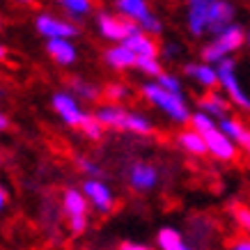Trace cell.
<instances>
[{"mask_svg":"<svg viewBox=\"0 0 250 250\" xmlns=\"http://www.w3.org/2000/svg\"><path fill=\"white\" fill-rule=\"evenodd\" d=\"M236 7L229 0H186V28L193 37L216 35L234 21Z\"/></svg>","mask_w":250,"mask_h":250,"instance_id":"cell-1","label":"cell"},{"mask_svg":"<svg viewBox=\"0 0 250 250\" xmlns=\"http://www.w3.org/2000/svg\"><path fill=\"white\" fill-rule=\"evenodd\" d=\"M143 97L147 104H152L161 110V113L170 117L174 124H188V117H190V108H188V101L184 97V92H170L166 87H161L156 81H149L140 87Z\"/></svg>","mask_w":250,"mask_h":250,"instance_id":"cell-2","label":"cell"},{"mask_svg":"<svg viewBox=\"0 0 250 250\" xmlns=\"http://www.w3.org/2000/svg\"><path fill=\"white\" fill-rule=\"evenodd\" d=\"M246 42H248L246 28L232 21V23H228V25H225L223 30L216 32L209 44L202 46V51H200V58H202V62L216 64V62H220L223 58H228V55H234L236 51H241L243 46H246Z\"/></svg>","mask_w":250,"mask_h":250,"instance_id":"cell-3","label":"cell"},{"mask_svg":"<svg viewBox=\"0 0 250 250\" xmlns=\"http://www.w3.org/2000/svg\"><path fill=\"white\" fill-rule=\"evenodd\" d=\"M113 7L124 19H131L133 23H138V28L147 35L159 37L163 32V21L152 12L149 0H113Z\"/></svg>","mask_w":250,"mask_h":250,"instance_id":"cell-4","label":"cell"},{"mask_svg":"<svg viewBox=\"0 0 250 250\" xmlns=\"http://www.w3.org/2000/svg\"><path fill=\"white\" fill-rule=\"evenodd\" d=\"M213 67H216L218 85L223 87L225 97L229 99V104H234V106L241 108V110H248V108H250V99H248V94H246V90L241 87V83H239L236 60L232 58V55H228V58H223L220 62H216Z\"/></svg>","mask_w":250,"mask_h":250,"instance_id":"cell-5","label":"cell"},{"mask_svg":"<svg viewBox=\"0 0 250 250\" xmlns=\"http://www.w3.org/2000/svg\"><path fill=\"white\" fill-rule=\"evenodd\" d=\"M97 30L106 42L117 44V42H124L129 35H133V32L140 30V28H138V23H133L131 19H124V16L117 14V12H99Z\"/></svg>","mask_w":250,"mask_h":250,"instance_id":"cell-6","label":"cell"},{"mask_svg":"<svg viewBox=\"0 0 250 250\" xmlns=\"http://www.w3.org/2000/svg\"><path fill=\"white\" fill-rule=\"evenodd\" d=\"M81 193L85 195L87 200V205L99 211L101 216H108V213H113L115 209V195L113 190L108 188V184L101 179V177H87L81 186Z\"/></svg>","mask_w":250,"mask_h":250,"instance_id":"cell-7","label":"cell"},{"mask_svg":"<svg viewBox=\"0 0 250 250\" xmlns=\"http://www.w3.org/2000/svg\"><path fill=\"white\" fill-rule=\"evenodd\" d=\"M51 106H53L55 115L62 120V124L69 129H78L81 122L90 115L87 110H83L81 99H76L71 92H55L53 99H51Z\"/></svg>","mask_w":250,"mask_h":250,"instance_id":"cell-8","label":"cell"},{"mask_svg":"<svg viewBox=\"0 0 250 250\" xmlns=\"http://www.w3.org/2000/svg\"><path fill=\"white\" fill-rule=\"evenodd\" d=\"M35 28L44 39H74L81 35V28H78L74 21L69 19H60L55 14H48V12H42L35 19Z\"/></svg>","mask_w":250,"mask_h":250,"instance_id":"cell-9","label":"cell"},{"mask_svg":"<svg viewBox=\"0 0 250 250\" xmlns=\"http://www.w3.org/2000/svg\"><path fill=\"white\" fill-rule=\"evenodd\" d=\"M202 138H205V145H207V154H211L213 159L225 161V163H232V161L239 159V147L218 126H213L207 133H202Z\"/></svg>","mask_w":250,"mask_h":250,"instance_id":"cell-10","label":"cell"},{"mask_svg":"<svg viewBox=\"0 0 250 250\" xmlns=\"http://www.w3.org/2000/svg\"><path fill=\"white\" fill-rule=\"evenodd\" d=\"M129 186L133 190H140V193L154 190L159 186V170H156V166L147 163V161L133 163L129 170Z\"/></svg>","mask_w":250,"mask_h":250,"instance_id":"cell-11","label":"cell"},{"mask_svg":"<svg viewBox=\"0 0 250 250\" xmlns=\"http://www.w3.org/2000/svg\"><path fill=\"white\" fill-rule=\"evenodd\" d=\"M46 55L58 67H74L78 62V48L74 39H46Z\"/></svg>","mask_w":250,"mask_h":250,"instance_id":"cell-12","label":"cell"},{"mask_svg":"<svg viewBox=\"0 0 250 250\" xmlns=\"http://www.w3.org/2000/svg\"><path fill=\"white\" fill-rule=\"evenodd\" d=\"M216 126H218V129L223 131V133H225L239 149H246V152L250 149V131L241 120H236V117H232V115H225V117L216 120Z\"/></svg>","mask_w":250,"mask_h":250,"instance_id":"cell-13","label":"cell"},{"mask_svg":"<svg viewBox=\"0 0 250 250\" xmlns=\"http://www.w3.org/2000/svg\"><path fill=\"white\" fill-rule=\"evenodd\" d=\"M104 60H106V64L110 69H115V71H126V69L136 67V53H133L124 42H117V44H113L110 48H106Z\"/></svg>","mask_w":250,"mask_h":250,"instance_id":"cell-14","label":"cell"},{"mask_svg":"<svg viewBox=\"0 0 250 250\" xmlns=\"http://www.w3.org/2000/svg\"><path fill=\"white\" fill-rule=\"evenodd\" d=\"M184 74L193 78L200 87L205 90H216L218 87V76H216V67L209 62H188L184 64Z\"/></svg>","mask_w":250,"mask_h":250,"instance_id":"cell-15","label":"cell"},{"mask_svg":"<svg viewBox=\"0 0 250 250\" xmlns=\"http://www.w3.org/2000/svg\"><path fill=\"white\" fill-rule=\"evenodd\" d=\"M124 44L129 46L131 51L136 53V58H159V42L154 35H147L143 30H136L133 35L124 39Z\"/></svg>","mask_w":250,"mask_h":250,"instance_id":"cell-16","label":"cell"},{"mask_svg":"<svg viewBox=\"0 0 250 250\" xmlns=\"http://www.w3.org/2000/svg\"><path fill=\"white\" fill-rule=\"evenodd\" d=\"M197 110L207 113L209 117H213V120H220V117L229 115V99L225 97V94L216 92V90H209L205 97H200V101H197Z\"/></svg>","mask_w":250,"mask_h":250,"instance_id":"cell-17","label":"cell"},{"mask_svg":"<svg viewBox=\"0 0 250 250\" xmlns=\"http://www.w3.org/2000/svg\"><path fill=\"white\" fill-rule=\"evenodd\" d=\"M94 117L97 122L104 126V129H115V131H122V124H124V117H126V108L122 104H104L94 110Z\"/></svg>","mask_w":250,"mask_h":250,"instance_id":"cell-18","label":"cell"},{"mask_svg":"<svg viewBox=\"0 0 250 250\" xmlns=\"http://www.w3.org/2000/svg\"><path fill=\"white\" fill-rule=\"evenodd\" d=\"M156 246L159 250H193L186 236L174 228H161L159 234H156Z\"/></svg>","mask_w":250,"mask_h":250,"instance_id":"cell-19","label":"cell"},{"mask_svg":"<svg viewBox=\"0 0 250 250\" xmlns=\"http://www.w3.org/2000/svg\"><path fill=\"white\" fill-rule=\"evenodd\" d=\"M177 145L179 149H184L186 154L190 156H207V145H205V138L202 133H197L193 129H186L177 136Z\"/></svg>","mask_w":250,"mask_h":250,"instance_id":"cell-20","label":"cell"},{"mask_svg":"<svg viewBox=\"0 0 250 250\" xmlns=\"http://www.w3.org/2000/svg\"><path fill=\"white\" fill-rule=\"evenodd\" d=\"M62 209H64V213H67V218H69V216L87 213L90 205H87L85 195L78 188H67L64 193H62Z\"/></svg>","mask_w":250,"mask_h":250,"instance_id":"cell-21","label":"cell"},{"mask_svg":"<svg viewBox=\"0 0 250 250\" xmlns=\"http://www.w3.org/2000/svg\"><path fill=\"white\" fill-rule=\"evenodd\" d=\"M122 131H129V133H136V136H152L154 124H152V120H149L147 115L126 110V117H124V124H122Z\"/></svg>","mask_w":250,"mask_h":250,"instance_id":"cell-22","label":"cell"},{"mask_svg":"<svg viewBox=\"0 0 250 250\" xmlns=\"http://www.w3.org/2000/svg\"><path fill=\"white\" fill-rule=\"evenodd\" d=\"M55 2H58V7H60L64 14L71 16V19H76V21L90 16L92 9H94V0H55Z\"/></svg>","mask_w":250,"mask_h":250,"instance_id":"cell-23","label":"cell"},{"mask_svg":"<svg viewBox=\"0 0 250 250\" xmlns=\"http://www.w3.org/2000/svg\"><path fill=\"white\" fill-rule=\"evenodd\" d=\"M71 94L76 99H83V101H97L101 97V90H99L94 83H87L83 78H71Z\"/></svg>","mask_w":250,"mask_h":250,"instance_id":"cell-24","label":"cell"},{"mask_svg":"<svg viewBox=\"0 0 250 250\" xmlns=\"http://www.w3.org/2000/svg\"><path fill=\"white\" fill-rule=\"evenodd\" d=\"M188 124H190V129L197 131V133H207L209 129H213V126H216V120H213V117H209L207 113H202V110H195V113H190Z\"/></svg>","mask_w":250,"mask_h":250,"instance_id":"cell-25","label":"cell"},{"mask_svg":"<svg viewBox=\"0 0 250 250\" xmlns=\"http://www.w3.org/2000/svg\"><path fill=\"white\" fill-rule=\"evenodd\" d=\"M136 69L145 76L156 78L163 71V64H161L159 58H136Z\"/></svg>","mask_w":250,"mask_h":250,"instance_id":"cell-26","label":"cell"},{"mask_svg":"<svg viewBox=\"0 0 250 250\" xmlns=\"http://www.w3.org/2000/svg\"><path fill=\"white\" fill-rule=\"evenodd\" d=\"M101 94L108 101H113V104H122V101H126L131 97V90L124 83H110V85H106V90L101 92Z\"/></svg>","mask_w":250,"mask_h":250,"instance_id":"cell-27","label":"cell"},{"mask_svg":"<svg viewBox=\"0 0 250 250\" xmlns=\"http://www.w3.org/2000/svg\"><path fill=\"white\" fill-rule=\"evenodd\" d=\"M78 129L83 131L85 133V138H90V140H101V136H104V126H101V124H99L97 122V117H94V115H87V117H85L83 122H81V126H78Z\"/></svg>","mask_w":250,"mask_h":250,"instance_id":"cell-28","label":"cell"},{"mask_svg":"<svg viewBox=\"0 0 250 250\" xmlns=\"http://www.w3.org/2000/svg\"><path fill=\"white\" fill-rule=\"evenodd\" d=\"M154 81H156L161 87H166V90H170V92H184L182 81L174 76V74H170V71H161V74L154 78Z\"/></svg>","mask_w":250,"mask_h":250,"instance_id":"cell-29","label":"cell"},{"mask_svg":"<svg viewBox=\"0 0 250 250\" xmlns=\"http://www.w3.org/2000/svg\"><path fill=\"white\" fill-rule=\"evenodd\" d=\"M76 166L81 167V172H85L87 177H104V170H101V166H97L92 159H87V156H78L76 159Z\"/></svg>","mask_w":250,"mask_h":250,"instance_id":"cell-30","label":"cell"},{"mask_svg":"<svg viewBox=\"0 0 250 250\" xmlns=\"http://www.w3.org/2000/svg\"><path fill=\"white\" fill-rule=\"evenodd\" d=\"M69 229L74 234H83L87 229V213H81V216H69Z\"/></svg>","mask_w":250,"mask_h":250,"instance_id":"cell-31","label":"cell"},{"mask_svg":"<svg viewBox=\"0 0 250 250\" xmlns=\"http://www.w3.org/2000/svg\"><path fill=\"white\" fill-rule=\"evenodd\" d=\"M234 218H236V225L241 229H248L250 228V211H248V207H239L234 211Z\"/></svg>","mask_w":250,"mask_h":250,"instance_id":"cell-32","label":"cell"},{"mask_svg":"<svg viewBox=\"0 0 250 250\" xmlns=\"http://www.w3.org/2000/svg\"><path fill=\"white\" fill-rule=\"evenodd\" d=\"M179 44H166L163 48H159V55H163V58H167V60H172V58H177L179 55Z\"/></svg>","mask_w":250,"mask_h":250,"instance_id":"cell-33","label":"cell"},{"mask_svg":"<svg viewBox=\"0 0 250 250\" xmlns=\"http://www.w3.org/2000/svg\"><path fill=\"white\" fill-rule=\"evenodd\" d=\"M117 250H154V248L145 246V243H136V241H122Z\"/></svg>","mask_w":250,"mask_h":250,"instance_id":"cell-34","label":"cell"},{"mask_svg":"<svg viewBox=\"0 0 250 250\" xmlns=\"http://www.w3.org/2000/svg\"><path fill=\"white\" fill-rule=\"evenodd\" d=\"M7 205H9V195H7V190L0 186V213L7 209Z\"/></svg>","mask_w":250,"mask_h":250,"instance_id":"cell-35","label":"cell"},{"mask_svg":"<svg viewBox=\"0 0 250 250\" xmlns=\"http://www.w3.org/2000/svg\"><path fill=\"white\" fill-rule=\"evenodd\" d=\"M229 250H250V241L248 239H239V241H236Z\"/></svg>","mask_w":250,"mask_h":250,"instance_id":"cell-36","label":"cell"},{"mask_svg":"<svg viewBox=\"0 0 250 250\" xmlns=\"http://www.w3.org/2000/svg\"><path fill=\"white\" fill-rule=\"evenodd\" d=\"M9 129V117L5 113H2V108H0V131Z\"/></svg>","mask_w":250,"mask_h":250,"instance_id":"cell-37","label":"cell"},{"mask_svg":"<svg viewBox=\"0 0 250 250\" xmlns=\"http://www.w3.org/2000/svg\"><path fill=\"white\" fill-rule=\"evenodd\" d=\"M5 58H7V48L0 44V60H5Z\"/></svg>","mask_w":250,"mask_h":250,"instance_id":"cell-38","label":"cell"},{"mask_svg":"<svg viewBox=\"0 0 250 250\" xmlns=\"http://www.w3.org/2000/svg\"><path fill=\"white\" fill-rule=\"evenodd\" d=\"M12 2H16V5H32L35 0H12Z\"/></svg>","mask_w":250,"mask_h":250,"instance_id":"cell-39","label":"cell"},{"mask_svg":"<svg viewBox=\"0 0 250 250\" xmlns=\"http://www.w3.org/2000/svg\"><path fill=\"white\" fill-rule=\"evenodd\" d=\"M0 166H2V156H0Z\"/></svg>","mask_w":250,"mask_h":250,"instance_id":"cell-40","label":"cell"},{"mask_svg":"<svg viewBox=\"0 0 250 250\" xmlns=\"http://www.w3.org/2000/svg\"><path fill=\"white\" fill-rule=\"evenodd\" d=\"M0 28H2V19H0Z\"/></svg>","mask_w":250,"mask_h":250,"instance_id":"cell-41","label":"cell"}]
</instances>
